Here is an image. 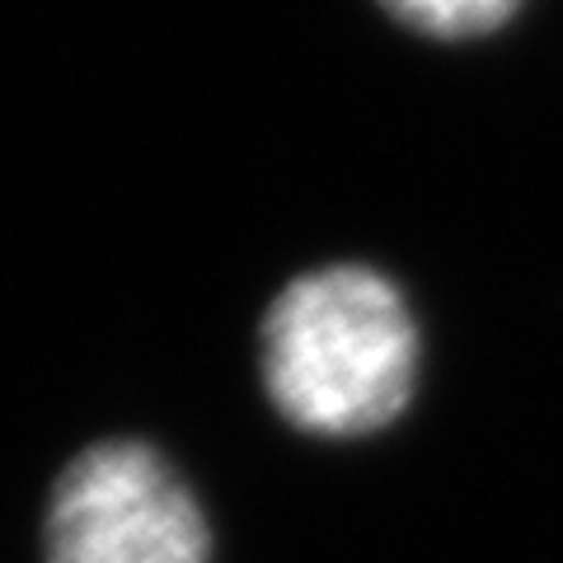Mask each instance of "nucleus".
I'll list each match as a JSON object with an SVG mask.
<instances>
[{
  "mask_svg": "<svg viewBox=\"0 0 563 563\" xmlns=\"http://www.w3.org/2000/svg\"><path fill=\"white\" fill-rule=\"evenodd\" d=\"M418 324L409 301L366 263L291 277L263 314V390L310 437H366L413 395Z\"/></svg>",
  "mask_w": 563,
  "mask_h": 563,
  "instance_id": "f257e3e1",
  "label": "nucleus"
},
{
  "mask_svg": "<svg viewBox=\"0 0 563 563\" xmlns=\"http://www.w3.org/2000/svg\"><path fill=\"white\" fill-rule=\"evenodd\" d=\"M43 563H211L207 512L155 446L95 442L52 484Z\"/></svg>",
  "mask_w": 563,
  "mask_h": 563,
  "instance_id": "f03ea898",
  "label": "nucleus"
},
{
  "mask_svg": "<svg viewBox=\"0 0 563 563\" xmlns=\"http://www.w3.org/2000/svg\"><path fill=\"white\" fill-rule=\"evenodd\" d=\"M404 29L428 38H484L517 14L521 0H380Z\"/></svg>",
  "mask_w": 563,
  "mask_h": 563,
  "instance_id": "7ed1b4c3",
  "label": "nucleus"
}]
</instances>
